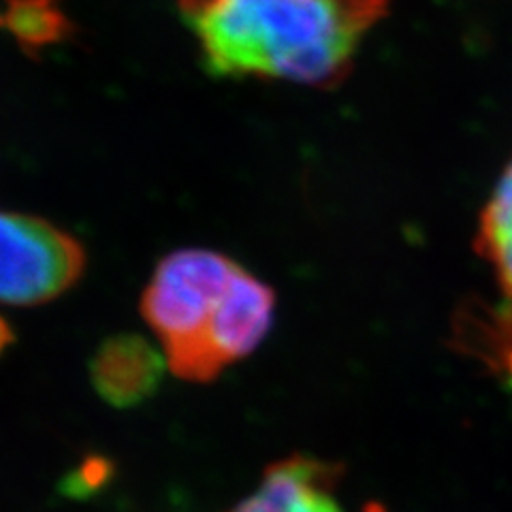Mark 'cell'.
<instances>
[{
    "instance_id": "obj_1",
    "label": "cell",
    "mask_w": 512,
    "mask_h": 512,
    "mask_svg": "<svg viewBox=\"0 0 512 512\" xmlns=\"http://www.w3.org/2000/svg\"><path fill=\"white\" fill-rule=\"evenodd\" d=\"M207 69L331 88L391 0H180Z\"/></svg>"
},
{
    "instance_id": "obj_2",
    "label": "cell",
    "mask_w": 512,
    "mask_h": 512,
    "mask_svg": "<svg viewBox=\"0 0 512 512\" xmlns=\"http://www.w3.org/2000/svg\"><path fill=\"white\" fill-rule=\"evenodd\" d=\"M239 265L210 250H180L158 263L141 314L163 344L175 376L188 380L218 303Z\"/></svg>"
},
{
    "instance_id": "obj_3",
    "label": "cell",
    "mask_w": 512,
    "mask_h": 512,
    "mask_svg": "<svg viewBox=\"0 0 512 512\" xmlns=\"http://www.w3.org/2000/svg\"><path fill=\"white\" fill-rule=\"evenodd\" d=\"M84 248L75 237L35 216L0 212V301L37 306L82 278Z\"/></svg>"
},
{
    "instance_id": "obj_4",
    "label": "cell",
    "mask_w": 512,
    "mask_h": 512,
    "mask_svg": "<svg viewBox=\"0 0 512 512\" xmlns=\"http://www.w3.org/2000/svg\"><path fill=\"white\" fill-rule=\"evenodd\" d=\"M274 308V291L239 267L207 327L188 380L210 382L224 367L250 355L269 331Z\"/></svg>"
},
{
    "instance_id": "obj_5",
    "label": "cell",
    "mask_w": 512,
    "mask_h": 512,
    "mask_svg": "<svg viewBox=\"0 0 512 512\" xmlns=\"http://www.w3.org/2000/svg\"><path fill=\"white\" fill-rule=\"evenodd\" d=\"M165 374L158 350L139 335L122 333L105 340L90 361L96 393L116 408H135L156 393Z\"/></svg>"
},
{
    "instance_id": "obj_6",
    "label": "cell",
    "mask_w": 512,
    "mask_h": 512,
    "mask_svg": "<svg viewBox=\"0 0 512 512\" xmlns=\"http://www.w3.org/2000/svg\"><path fill=\"white\" fill-rule=\"evenodd\" d=\"M333 483L335 472L327 463L291 457L271 466L261 487L233 512H342Z\"/></svg>"
},
{
    "instance_id": "obj_7",
    "label": "cell",
    "mask_w": 512,
    "mask_h": 512,
    "mask_svg": "<svg viewBox=\"0 0 512 512\" xmlns=\"http://www.w3.org/2000/svg\"><path fill=\"white\" fill-rule=\"evenodd\" d=\"M476 248L493 267L506 295L512 297V158L480 212Z\"/></svg>"
},
{
    "instance_id": "obj_8",
    "label": "cell",
    "mask_w": 512,
    "mask_h": 512,
    "mask_svg": "<svg viewBox=\"0 0 512 512\" xmlns=\"http://www.w3.org/2000/svg\"><path fill=\"white\" fill-rule=\"evenodd\" d=\"M0 26L22 43L26 50L58 43L71 32V22L54 0H7L0 13Z\"/></svg>"
},
{
    "instance_id": "obj_9",
    "label": "cell",
    "mask_w": 512,
    "mask_h": 512,
    "mask_svg": "<svg viewBox=\"0 0 512 512\" xmlns=\"http://www.w3.org/2000/svg\"><path fill=\"white\" fill-rule=\"evenodd\" d=\"M11 342H13V333H11V329H9L5 320L0 318V352H3Z\"/></svg>"
}]
</instances>
